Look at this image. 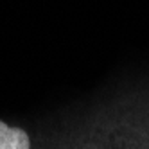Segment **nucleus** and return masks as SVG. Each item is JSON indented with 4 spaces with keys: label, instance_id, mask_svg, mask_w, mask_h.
Returning <instances> with one entry per match:
<instances>
[{
    "label": "nucleus",
    "instance_id": "nucleus-1",
    "mask_svg": "<svg viewBox=\"0 0 149 149\" xmlns=\"http://www.w3.org/2000/svg\"><path fill=\"white\" fill-rule=\"evenodd\" d=\"M0 149H31L29 135L15 126L0 120Z\"/></svg>",
    "mask_w": 149,
    "mask_h": 149
}]
</instances>
